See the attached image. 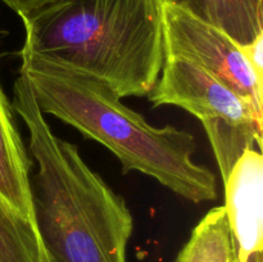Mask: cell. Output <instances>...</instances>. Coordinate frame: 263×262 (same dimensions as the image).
Returning a JSON list of instances; mask_svg holds the SVG:
<instances>
[{"label": "cell", "instance_id": "obj_1", "mask_svg": "<svg viewBox=\"0 0 263 262\" xmlns=\"http://www.w3.org/2000/svg\"><path fill=\"white\" fill-rule=\"evenodd\" d=\"M12 107L30 133L33 222L49 262H126L134 220L121 195L92 171L74 144L51 131L25 72Z\"/></svg>", "mask_w": 263, "mask_h": 262}, {"label": "cell", "instance_id": "obj_2", "mask_svg": "<svg viewBox=\"0 0 263 262\" xmlns=\"http://www.w3.org/2000/svg\"><path fill=\"white\" fill-rule=\"evenodd\" d=\"M21 57V71L41 112L107 146L120 159L123 174L148 175L194 203L217 198L215 175L193 162L197 144L192 134L171 125L154 127L85 72L32 54Z\"/></svg>", "mask_w": 263, "mask_h": 262}, {"label": "cell", "instance_id": "obj_3", "mask_svg": "<svg viewBox=\"0 0 263 262\" xmlns=\"http://www.w3.org/2000/svg\"><path fill=\"white\" fill-rule=\"evenodd\" d=\"M21 18V53L85 72L120 98L145 97L158 81L162 0H62Z\"/></svg>", "mask_w": 263, "mask_h": 262}, {"label": "cell", "instance_id": "obj_4", "mask_svg": "<svg viewBox=\"0 0 263 262\" xmlns=\"http://www.w3.org/2000/svg\"><path fill=\"white\" fill-rule=\"evenodd\" d=\"M148 97L152 107L176 105L199 118L223 182L247 151L256 146L261 151L263 116L192 62L164 54L159 79Z\"/></svg>", "mask_w": 263, "mask_h": 262}, {"label": "cell", "instance_id": "obj_5", "mask_svg": "<svg viewBox=\"0 0 263 262\" xmlns=\"http://www.w3.org/2000/svg\"><path fill=\"white\" fill-rule=\"evenodd\" d=\"M164 54L185 59L248 100L263 116V80L257 76L243 50L225 32L162 3Z\"/></svg>", "mask_w": 263, "mask_h": 262}, {"label": "cell", "instance_id": "obj_6", "mask_svg": "<svg viewBox=\"0 0 263 262\" xmlns=\"http://www.w3.org/2000/svg\"><path fill=\"white\" fill-rule=\"evenodd\" d=\"M225 210L239 262H263V157L249 149L230 171Z\"/></svg>", "mask_w": 263, "mask_h": 262}, {"label": "cell", "instance_id": "obj_7", "mask_svg": "<svg viewBox=\"0 0 263 262\" xmlns=\"http://www.w3.org/2000/svg\"><path fill=\"white\" fill-rule=\"evenodd\" d=\"M30 159L13 122L12 107L0 89V195L33 221Z\"/></svg>", "mask_w": 263, "mask_h": 262}, {"label": "cell", "instance_id": "obj_8", "mask_svg": "<svg viewBox=\"0 0 263 262\" xmlns=\"http://www.w3.org/2000/svg\"><path fill=\"white\" fill-rule=\"evenodd\" d=\"M215 26L240 48L263 36V0H162Z\"/></svg>", "mask_w": 263, "mask_h": 262}, {"label": "cell", "instance_id": "obj_9", "mask_svg": "<svg viewBox=\"0 0 263 262\" xmlns=\"http://www.w3.org/2000/svg\"><path fill=\"white\" fill-rule=\"evenodd\" d=\"M176 262H239L223 205L212 208L200 220Z\"/></svg>", "mask_w": 263, "mask_h": 262}, {"label": "cell", "instance_id": "obj_10", "mask_svg": "<svg viewBox=\"0 0 263 262\" xmlns=\"http://www.w3.org/2000/svg\"><path fill=\"white\" fill-rule=\"evenodd\" d=\"M0 262H49L35 222L0 195Z\"/></svg>", "mask_w": 263, "mask_h": 262}, {"label": "cell", "instance_id": "obj_11", "mask_svg": "<svg viewBox=\"0 0 263 262\" xmlns=\"http://www.w3.org/2000/svg\"><path fill=\"white\" fill-rule=\"evenodd\" d=\"M0 2L7 4L20 17H23V15H27L30 13L41 9V8L62 2V0H0Z\"/></svg>", "mask_w": 263, "mask_h": 262}, {"label": "cell", "instance_id": "obj_12", "mask_svg": "<svg viewBox=\"0 0 263 262\" xmlns=\"http://www.w3.org/2000/svg\"><path fill=\"white\" fill-rule=\"evenodd\" d=\"M244 55L247 57L248 62L251 63L252 68L257 73L259 79L263 80V36H259L254 43L241 48Z\"/></svg>", "mask_w": 263, "mask_h": 262}]
</instances>
